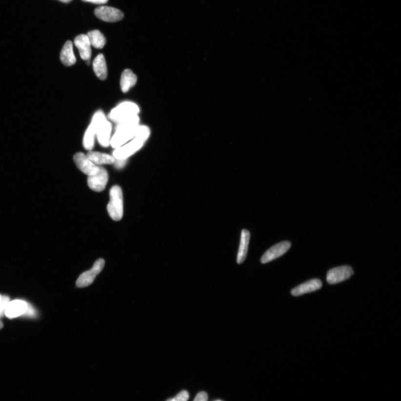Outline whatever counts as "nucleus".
Here are the masks:
<instances>
[{
  "label": "nucleus",
  "mask_w": 401,
  "mask_h": 401,
  "mask_svg": "<svg viewBox=\"0 0 401 401\" xmlns=\"http://www.w3.org/2000/svg\"><path fill=\"white\" fill-rule=\"evenodd\" d=\"M86 156L93 163L96 165L111 164L115 162V158L111 155L106 154V153L89 151Z\"/></svg>",
  "instance_id": "20"
},
{
  "label": "nucleus",
  "mask_w": 401,
  "mask_h": 401,
  "mask_svg": "<svg viewBox=\"0 0 401 401\" xmlns=\"http://www.w3.org/2000/svg\"><path fill=\"white\" fill-rule=\"evenodd\" d=\"M126 162V160H115L116 167L117 168L123 167Z\"/></svg>",
  "instance_id": "28"
},
{
  "label": "nucleus",
  "mask_w": 401,
  "mask_h": 401,
  "mask_svg": "<svg viewBox=\"0 0 401 401\" xmlns=\"http://www.w3.org/2000/svg\"><path fill=\"white\" fill-rule=\"evenodd\" d=\"M108 181V174L103 167L99 166V171L96 174L88 176V184L90 189L96 192H101L105 189Z\"/></svg>",
  "instance_id": "10"
},
{
  "label": "nucleus",
  "mask_w": 401,
  "mask_h": 401,
  "mask_svg": "<svg viewBox=\"0 0 401 401\" xmlns=\"http://www.w3.org/2000/svg\"><path fill=\"white\" fill-rule=\"evenodd\" d=\"M150 135V130L148 127L143 125H138L136 129V135L135 138H137L144 141H146Z\"/></svg>",
  "instance_id": "23"
},
{
  "label": "nucleus",
  "mask_w": 401,
  "mask_h": 401,
  "mask_svg": "<svg viewBox=\"0 0 401 401\" xmlns=\"http://www.w3.org/2000/svg\"><path fill=\"white\" fill-rule=\"evenodd\" d=\"M73 160L77 167L88 176L95 175L99 171V166L93 163L83 153H76Z\"/></svg>",
  "instance_id": "9"
},
{
  "label": "nucleus",
  "mask_w": 401,
  "mask_h": 401,
  "mask_svg": "<svg viewBox=\"0 0 401 401\" xmlns=\"http://www.w3.org/2000/svg\"><path fill=\"white\" fill-rule=\"evenodd\" d=\"M108 214L115 221H120L123 215L122 190L119 186H114L110 191V201L108 204Z\"/></svg>",
  "instance_id": "1"
},
{
  "label": "nucleus",
  "mask_w": 401,
  "mask_h": 401,
  "mask_svg": "<svg viewBox=\"0 0 401 401\" xmlns=\"http://www.w3.org/2000/svg\"><path fill=\"white\" fill-rule=\"evenodd\" d=\"M208 395L206 392H200L199 393L194 401H207Z\"/></svg>",
  "instance_id": "26"
},
{
  "label": "nucleus",
  "mask_w": 401,
  "mask_h": 401,
  "mask_svg": "<svg viewBox=\"0 0 401 401\" xmlns=\"http://www.w3.org/2000/svg\"><path fill=\"white\" fill-rule=\"evenodd\" d=\"M139 121L140 118L138 115L129 118V119L117 123L116 131L136 128L139 125Z\"/></svg>",
  "instance_id": "22"
},
{
  "label": "nucleus",
  "mask_w": 401,
  "mask_h": 401,
  "mask_svg": "<svg viewBox=\"0 0 401 401\" xmlns=\"http://www.w3.org/2000/svg\"><path fill=\"white\" fill-rule=\"evenodd\" d=\"M140 108L132 102L125 101L118 105L112 110L109 115V119L117 123L129 119V118L138 115Z\"/></svg>",
  "instance_id": "2"
},
{
  "label": "nucleus",
  "mask_w": 401,
  "mask_h": 401,
  "mask_svg": "<svg viewBox=\"0 0 401 401\" xmlns=\"http://www.w3.org/2000/svg\"><path fill=\"white\" fill-rule=\"evenodd\" d=\"M354 271L351 266H341L330 270L327 275V281L329 284H336L351 278Z\"/></svg>",
  "instance_id": "6"
},
{
  "label": "nucleus",
  "mask_w": 401,
  "mask_h": 401,
  "mask_svg": "<svg viewBox=\"0 0 401 401\" xmlns=\"http://www.w3.org/2000/svg\"><path fill=\"white\" fill-rule=\"evenodd\" d=\"M136 128L137 127L130 129L116 131L115 135L110 140V144L112 147L116 149L119 148L135 138Z\"/></svg>",
  "instance_id": "11"
},
{
  "label": "nucleus",
  "mask_w": 401,
  "mask_h": 401,
  "mask_svg": "<svg viewBox=\"0 0 401 401\" xmlns=\"http://www.w3.org/2000/svg\"><path fill=\"white\" fill-rule=\"evenodd\" d=\"M106 120L103 112H97L93 116L92 122L86 129L83 139V146L86 150L90 151L94 146V137L97 134L98 126Z\"/></svg>",
  "instance_id": "3"
},
{
  "label": "nucleus",
  "mask_w": 401,
  "mask_h": 401,
  "mask_svg": "<svg viewBox=\"0 0 401 401\" xmlns=\"http://www.w3.org/2000/svg\"><path fill=\"white\" fill-rule=\"evenodd\" d=\"M82 1L96 4H105L108 2V0H82Z\"/></svg>",
  "instance_id": "29"
},
{
  "label": "nucleus",
  "mask_w": 401,
  "mask_h": 401,
  "mask_svg": "<svg viewBox=\"0 0 401 401\" xmlns=\"http://www.w3.org/2000/svg\"><path fill=\"white\" fill-rule=\"evenodd\" d=\"M10 302V298L0 295V317L5 315V310Z\"/></svg>",
  "instance_id": "24"
},
{
  "label": "nucleus",
  "mask_w": 401,
  "mask_h": 401,
  "mask_svg": "<svg viewBox=\"0 0 401 401\" xmlns=\"http://www.w3.org/2000/svg\"><path fill=\"white\" fill-rule=\"evenodd\" d=\"M105 261L103 259L97 260L92 267L88 271L82 273L77 279L76 284L78 288H85L92 284L97 275L103 269Z\"/></svg>",
  "instance_id": "4"
},
{
  "label": "nucleus",
  "mask_w": 401,
  "mask_h": 401,
  "mask_svg": "<svg viewBox=\"0 0 401 401\" xmlns=\"http://www.w3.org/2000/svg\"><path fill=\"white\" fill-rule=\"evenodd\" d=\"M87 37L89 39L90 45L97 49H102L105 44L106 39L104 35L98 30L89 31Z\"/></svg>",
  "instance_id": "21"
},
{
  "label": "nucleus",
  "mask_w": 401,
  "mask_h": 401,
  "mask_svg": "<svg viewBox=\"0 0 401 401\" xmlns=\"http://www.w3.org/2000/svg\"><path fill=\"white\" fill-rule=\"evenodd\" d=\"M60 1L64 3H69L70 1H72V0H60Z\"/></svg>",
  "instance_id": "30"
},
{
  "label": "nucleus",
  "mask_w": 401,
  "mask_h": 401,
  "mask_svg": "<svg viewBox=\"0 0 401 401\" xmlns=\"http://www.w3.org/2000/svg\"><path fill=\"white\" fill-rule=\"evenodd\" d=\"M93 70L97 77L101 80H105L107 78V66L104 56L100 54L93 61Z\"/></svg>",
  "instance_id": "18"
},
{
  "label": "nucleus",
  "mask_w": 401,
  "mask_h": 401,
  "mask_svg": "<svg viewBox=\"0 0 401 401\" xmlns=\"http://www.w3.org/2000/svg\"><path fill=\"white\" fill-rule=\"evenodd\" d=\"M60 58L62 64L65 66H70L76 64V58L74 56L72 41L69 40L65 42L61 51Z\"/></svg>",
  "instance_id": "17"
},
{
  "label": "nucleus",
  "mask_w": 401,
  "mask_h": 401,
  "mask_svg": "<svg viewBox=\"0 0 401 401\" xmlns=\"http://www.w3.org/2000/svg\"><path fill=\"white\" fill-rule=\"evenodd\" d=\"M112 126L111 123L105 120L98 126L96 135L100 143L104 147L110 144Z\"/></svg>",
  "instance_id": "15"
},
{
  "label": "nucleus",
  "mask_w": 401,
  "mask_h": 401,
  "mask_svg": "<svg viewBox=\"0 0 401 401\" xmlns=\"http://www.w3.org/2000/svg\"><path fill=\"white\" fill-rule=\"evenodd\" d=\"M96 17L101 20L106 22H117L121 20L124 18L122 11L109 6H100L94 11Z\"/></svg>",
  "instance_id": "7"
},
{
  "label": "nucleus",
  "mask_w": 401,
  "mask_h": 401,
  "mask_svg": "<svg viewBox=\"0 0 401 401\" xmlns=\"http://www.w3.org/2000/svg\"><path fill=\"white\" fill-rule=\"evenodd\" d=\"M250 239V232L246 229H243L241 232V243L237 257V262L241 264L245 261L247 252H248L249 244Z\"/></svg>",
  "instance_id": "16"
},
{
  "label": "nucleus",
  "mask_w": 401,
  "mask_h": 401,
  "mask_svg": "<svg viewBox=\"0 0 401 401\" xmlns=\"http://www.w3.org/2000/svg\"><path fill=\"white\" fill-rule=\"evenodd\" d=\"M27 308L28 303L24 301L15 300L10 301L6 308L5 315L10 319L23 316Z\"/></svg>",
  "instance_id": "12"
},
{
  "label": "nucleus",
  "mask_w": 401,
  "mask_h": 401,
  "mask_svg": "<svg viewBox=\"0 0 401 401\" xmlns=\"http://www.w3.org/2000/svg\"><path fill=\"white\" fill-rule=\"evenodd\" d=\"M144 143V141L137 138H134L130 142L123 146L116 148L113 152V156L117 160H126L129 157L140 150Z\"/></svg>",
  "instance_id": "5"
},
{
  "label": "nucleus",
  "mask_w": 401,
  "mask_h": 401,
  "mask_svg": "<svg viewBox=\"0 0 401 401\" xmlns=\"http://www.w3.org/2000/svg\"><path fill=\"white\" fill-rule=\"evenodd\" d=\"M322 287V282L320 279H314L298 286L292 290L291 293L294 297H299L306 293L315 292Z\"/></svg>",
  "instance_id": "13"
},
{
  "label": "nucleus",
  "mask_w": 401,
  "mask_h": 401,
  "mask_svg": "<svg viewBox=\"0 0 401 401\" xmlns=\"http://www.w3.org/2000/svg\"><path fill=\"white\" fill-rule=\"evenodd\" d=\"M75 45L80 52L82 60H89L92 56L91 45L87 35L81 34L78 35L74 40Z\"/></svg>",
  "instance_id": "14"
},
{
  "label": "nucleus",
  "mask_w": 401,
  "mask_h": 401,
  "mask_svg": "<svg viewBox=\"0 0 401 401\" xmlns=\"http://www.w3.org/2000/svg\"><path fill=\"white\" fill-rule=\"evenodd\" d=\"M3 323H2V321H1V320H0V329H1L3 328Z\"/></svg>",
  "instance_id": "31"
},
{
  "label": "nucleus",
  "mask_w": 401,
  "mask_h": 401,
  "mask_svg": "<svg viewBox=\"0 0 401 401\" xmlns=\"http://www.w3.org/2000/svg\"><path fill=\"white\" fill-rule=\"evenodd\" d=\"M175 401H187L189 399V394L186 391H182L179 393L175 398Z\"/></svg>",
  "instance_id": "25"
},
{
  "label": "nucleus",
  "mask_w": 401,
  "mask_h": 401,
  "mask_svg": "<svg viewBox=\"0 0 401 401\" xmlns=\"http://www.w3.org/2000/svg\"><path fill=\"white\" fill-rule=\"evenodd\" d=\"M291 247V243L288 241L279 242L267 250L261 259L262 264H266L285 254Z\"/></svg>",
  "instance_id": "8"
},
{
  "label": "nucleus",
  "mask_w": 401,
  "mask_h": 401,
  "mask_svg": "<svg viewBox=\"0 0 401 401\" xmlns=\"http://www.w3.org/2000/svg\"><path fill=\"white\" fill-rule=\"evenodd\" d=\"M220 401V400H218V401Z\"/></svg>",
  "instance_id": "32"
},
{
  "label": "nucleus",
  "mask_w": 401,
  "mask_h": 401,
  "mask_svg": "<svg viewBox=\"0 0 401 401\" xmlns=\"http://www.w3.org/2000/svg\"><path fill=\"white\" fill-rule=\"evenodd\" d=\"M137 80L136 75L130 69H125L121 74L120 87L121 91L127 93L129 89L135 86Z\"/></svg>",
  "instance_id": "19"
},
{
  "label": "nucleus",
  "mask_w": 401,
  "mask_h": 401,
  "mask_svg": "<svg viewBox=\"0 0 401 401\" xmlns=\"http://www.w3.org/2000/svg\"><path fill=\"white\" fill-rule=\"evenodd\" d=\"M35 315V311L34 308L31 305L28 304V308L26 310V313H25L24 315L23 316H27L30 317H33Z\"/></svg>",
  "instance_id": "27"
}]
</instances>
